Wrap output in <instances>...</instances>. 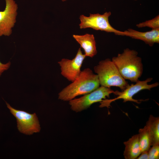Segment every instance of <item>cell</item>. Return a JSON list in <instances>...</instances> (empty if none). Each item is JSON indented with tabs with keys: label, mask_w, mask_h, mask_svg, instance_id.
<instances>
[{
	"label": "cell",
	"mask_w": 159,
	"mask_h": 159,
	"mask_svg": "<svg viewBox=\"0 0 159 159\" xmlns=\"http://www.w3.org/2000/svg\"><path fill=\"white\" fill-rule=\"evenodd\" d=\"M100 85L98 76L89 68L81 71L78 77L59 93L58 99L69 101L76 97L85 95L98 88Z\"/></svg>",
	"instance_id": "1"
},
{
	"label": "cell",
	"mask_w": 159,
	"mask_h": 159,
	"mask_svg": "<svg viewBox=\"0 0 159 159\" xmlns=\"http://www.w3.org/2000/svg\"><path fill=\"white\" fill-rule=\"evenodd\" d=\"M138 55L136 51L127 48L112 59L122 77L135 82L139 80L143 70L142 59Z\"/></svg>",
	"instance_id": "2"
},
{
	"label": "cell",
	"mask_w": 159,
	"mask_h": 159,
	"mask_svg": "<svg viewBox=\"0 0 159 159\" xmlns=\"http://www.w3.org/2000/svg\"><path fill=\"white\" fill-rule=\"evenodd\" d=\"M94 69L101 86L109 88L116 86L123 90L129 85L121 75L114 63L109 58L100 61L94 67Z\"/></svg>",
	"instance_id": "3"
},
{
	"label": "cell",
	"mask_w": 159,
	"mask_h": 159,
	"mask_svg": "<svg viewBox=\"0 0 159 159\" xmlns=\"http://www.w3.org/2000/svg\"><path fill=\"white\" fill-rule=\"evenodd\" d=\"M153 80L151 77L148 78L144 81L138 80L135 84H131L129 85L122 92L118 90L114 91V94L117 96L114 98L111 99H105L100 102L101 105L100 107H106L108 108L110 106V104L112 102L119 99H123V102L131 101L138 104L140 103L141 100L134 99L133 97L136 94L141 90H150L152 88L157 87L159 85L157 82L150 85L148 84Z\"/></svg>",
	"instance_id": "4"
},
{
	"label": "cell",
	"mask_w": 159,
	"mask_h": 159,
	"mask_svg": "<svg viewBox=\"0 0 159 159\" xmlns=\"http://www.w3.org/2000/svg\"><path fill=\"white\" fill-rule=\"evenodd\" d=\"M110 11L106 12L102 14L99 13L90 14L88 17L81 15L79 19L80 29L90 28L96 30L104 31L107 32L113 33L115 35L126 36V32L115 29L110 24L109 18L111 15Z\"/></svg>",
	"instance_id": "5"
},
{
	"label": "cell",
	"mask_w": 159,
	"mask_h": 159,
	"mask_svg": "<svg viewBox=\"0 0 159 159\" xmlns=\"http://www.w3.org/2000/svg\"><path fill=\"white\" fill-rule=\"evenodd\" d=\"M114 91L110 88L101 86L83 96L69 101V104L72 110L76 112L81 111L89 107L94 103L101 102L103 99L109 98Z\"/></svg>",
	"instance_id": "6"
},
{
	"label": "cell",
	"mask_w": 159,
	"mask_h": 159,
	"mask_svg": "<svg viewBox=\"0 0 159 159\" xmlns=\"http://www.w3.org/2000/svg\"><path fill=\"white\" fill-rule=\"evenodd\" d=\"M6 102L10 112L16 119L17 128L20 132L30 135L40 132V125L35 113L30 114L23 110L15 109Z\"/></svg>",
	"instance_id": "7"
},
{
	"label": "cell",
	"mask_w": 159,
	"mask_h": 159,
	"mask_svg": "<svg viewBox=\"0 0 159 159\" xmlns=\"http://www.w3.org/2000/svg\"><path fill=\"white\" fill-rule=\"evenodd\" d=\"M86 57L80 48L73 59H62L58 62L60 67L62 75L69 81H74L81 72V68Z\"/></svg>",
	"instance_id": "8"
},
{
	"label": "cell",
	"mask_w": 159,
	"mask_h": 159,
	"mask_svg": "<svg viewBox=\"0 0 159 159\" xmlns=\"http://www.w3.org/2000/svg\"><path fill=\"white\" fill-rule=\"evenodd\" d=\"M4 10L0 11V37L9 36L16 22L18 6L14 0H5Z\"/></svg>",
	"instance_id": "9"
},
{
	"label": "cell",
	"mask_w": 159,
	"mask_h": 159,
	"mask_svg": "<svg viewBox=\"0 0 159 159\" xmlns=\"http://www.w3.org/2000/svg\"><path fill=\"white\" fill-rule=\"evenodd\" d=\"M125 31L126 33V36L143 41L150 47L153 46L155 43H159V29H152L146 32L129 29Z\"/></svg>",
	"instance_id": "10"
},
{
	"label": "cell",
	"mask_w": 159,
	"mask_h": 159,
	"mask_svg": "<svg viewBox=\"0 0 159 159\" xmlns=\"http://www.w3.org/2000/svg\"><path fill=\"white\" fill-rule=\"evenodd\" d=\"M73 37L83 49L86 57L92 58L97 54L96 43L93 34L73 35Z\"/></svg>",
	"instance_id": "11"
},
{
	"label": "cell",
	"mask_w": 159,
	"mask_h": 159,
	"mask_svg": "<svg viewBox=\"0 0 159 159\" xmlns=\"http://www.w3.org/2000/svg\"><path fill=\"white\" fill-rule=\"evenodd\" d=\"M125 148L123 155L125 159H135L142 153L138 134L133 135L124 142Z\"/></svg>",
	"instance_id": "12"
},
{
	"label": "cell",
	"mask_w": 159,
	"mask_h": 159,
	"mask_svg": "<svg viewBox=\"0 0 159 159\" xmlns=\"http://www.w3.org/2000/svg\"><path fill=\"white\" fill-rule=\"evenodd\" d=\"M151 139V146L159 145V118L150 115L146 123Z\"/></svg>",
	"instance_id": "13"
},
{
	"label": "cell",
	"mask_w": 159,
	"mask_h": 159,
	"mask_svg": "<svg viewBox=\"0 0 159 159\" xmlns=\"http://www.w3.org/2000/svg\"><path fill=\"white\" fill-rule=\"evenodd\" d=\"M139 143L142 152L148 151L151 146V139L147 126L139 130Z\"/></svg>",
	"instance_id": "14"
},
{
	"label": "cell",
	"mask_w": 159,
	"mask_h": 159,
	"mask_svg": "<svg viewBox=\"0 0 159 159\" xmlns=\"http://www.w3.org/2000/svg\"><path fill=\"white\" fill-rule=\"evenodd\" d=\"M136 26L139 28L148 27L152 29H159V15H157L151 19L137 24Z\"/></svg>",
	"instance_id": "15"
},
{
	"label": "cell",
	"mask_w": 159,
	"mask_h": 159,
	"mask_svg": "<svg viewBox=\"0 0 159 159\" xmlns=\"http://www.w3.org/2000/svg\"><path fill=\"white\" fill-rule=\"evenodd\" d=\"M148 150V159L159 158V145L152 146Z\"/></svg>",
	"instance_id": "16"
},
{
	"label": "cell",
	"mask_w": 159,
	"mask_h": 159,
	"mask_svg": "<svg viewBox=\"0 0 159 159\" xmlns=\"http://www.w3.org/2000/svg\"><path fill=\"white\" fill-rule=\"evenodd\" d=\"M10 64L11 62H10L5 64H3L0 62V76L4 71L9 69Z\"/></svg>",
	"instance_id": "17"
},
{
	"label": "cell",
	"mask_w": 159,
	"mask_h": 159,
	"mask_svg": "<svg viewBox=\"0 0 159 159\" xmlns=\"http://www.w3.org/2000/svg\"><path fill=\"white\" fill-rule=\"evenodd\" d=\"M138 159H148V151H145L142 152L140 155L137 158Z\"/></svg>",
	"instance_id": "18"
},
{
	"label": "cell",
	"mask_w": 159,
	"mask_h": 159,
	"mask_svg": "<svg viewBox=\"0 0 159 159\" xmlns=\"http://www.w3.org/2000/svg\"><path fill=\"white\" fill-rule=\"evenodd\" d=\"M67 0H62V1H63V2L64 1H67Z\"/></svg>",
	"instance_id": "19"
},
{
	"label": "cell",
	"mask_w": 159,
	"mask_h": 159,
	"mask_svg": "<svg viewBox=\"0 0 159 159\" xmlns=\"http://www.w3.org/2000/svg\"><path fill=\"white\" fill-rule=\"evenodd\" d=\"M134 0V1H137V0Z\"/></svg>",
	"instance_id": "20"
}]
</instances>
